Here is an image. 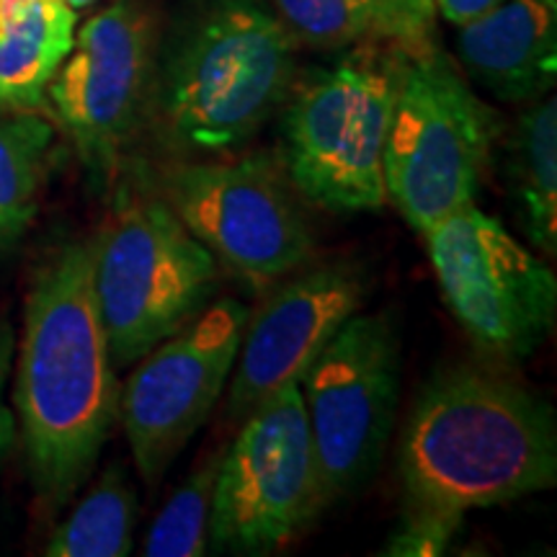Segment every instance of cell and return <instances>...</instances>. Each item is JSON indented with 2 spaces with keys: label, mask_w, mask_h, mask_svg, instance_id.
<instances>
[{
  "label": "cell",
  "mask_w": 557,
  "mask_h": 557,
  "mask_svg": "<svg viewBox=\"0 0 557 557\" xmlns=\"http://www.w3.org/2000/svg\"><path fill=\"white\" fill-rule=\"evenodd\" d=\"M120 395L96 305L90 240H70L32 278L13 380L26 470L47 511H60L94 475L120 421Z\"/></svg>",
  "instance_id": "cell-1"
},
{
  "label": "cell",
  "mask_w": 557,
  "mask_h": 557,
  "mask_svg": "<svg viewBox=\"0 0 557 557\" xmlns=\"http://www.w3.org/2000/svg\"><path fill=\"white\" fill-rule=\"evenodd\" d=\"M13 351H16V336L5 320H0V462L9 455L16 438V416L9 403H5V385L13 364Z\"/></svg>",
  "instance_id": "cell-22"
},
{
  "label": "cell",
  "mask_w": 557,
  "mask_h": 557,
  "mask_svg": "<svg viewBox=\"0 0 557 557\" xmlns=\"http://www.w3.org/2000/svg\"><path fill=\"white\" fill-rule=\"evenodd\" d=\"M504 135L498 111L468 86L436 45L398 52L385 139L387 201L418 233L475 201L480 178Z\"/></svg>",
  "instance_id": "cell-4"
},
{
  "label": "cell",
  "mask_w": 557,
  "mask_h": 557,
  "mask_svg": "<svg viewBox=\"0 0 557 557\" xmlns=\"http://www.w3.org/2000/svg\"><path fill=\"white\" fill-rule=\"evenodd\" d=\"M99 0H67V5L73 11H83V9H90V5H96Z\"/></svg>",
  "instance_id": "cell-25"
},
{
  "label": "cell",
  "mask_w": 557,
  "mask_h": 557,
  "mask_svg": "<svg viewBox=\"0 0 557 557\" xmlns=\"http://www.w3.org/2000/svg\"><path fill=\"white\" fill-rule=\"evenodd\" d=\"M465 513L444 508L406 504L400 524L389 534L382 555L387 557H436L449 553L462 532Z\"/></svg>",
  "instance_id": "cell-21"
},
{
  "label": "cell",
  "mask_w": 557,
  "mask_h": 557,
  "mask_svg": "<svg viewBox=\"0 0 557 557\" xmlns=\"http://www.w3.org/2000/svg\"><path fill=\"white\" fill-rule=\"evenodd\" d=\"M398 52H354L292 86L282 107V173L329 212H367L387 201L385 139Z\"/></svg>",
  "instance_id": "cell-5"
},
{
  "label": "cell",
  "mask_w": 557,
  "mask_h": 557,
  "mask_svg": "<svg viewBox=\"0 0 557 557\" xmlns=\"http://www.w3.org/2000/svg\"><path fill=\"white\" fill-rule=\"evenodd\" d=\"M160 199L214 261L256 287L295 274L315 250L295 189L267 158L176 160L160 173Z\"/></svg>",
  "instance_id": "cell-10"
},
{
  "label": "cell",
  "mask_w": 557,
  "mask_h": 557,
  "mask_svg": "<svg viewBox=\"0 0 557 557\" xmlns=\"http://www.w3.org/2000/svg\"><path fill=\"white\" fill-rule=\"evenodd\" d=\"M423 238L444 305L483 357L519 364L545 344L557 318L555 274L496 218L470 201Z\"/></svg>",
  "instance_id": "cell-8"
},
{
  "label": "cell",
  "mask_w": 557,
  "mask_h": 557,
  "mask_svg": "<svg viewBox=\"0 0 557 557\" xmlns=\"http://www.w3.org/2000/svg\"><path fill=\"white\" fill-rule=\"evenodd\" d=\"M382 3L398 16L403 26H406L408 37L416 47L434 45V29H436L434 0H382Z\"/></svg>",
  "instance_id": "cell-23"
},
{
  "label": "cell",
  "mask_w": 557,
  "mask_h": 557,
  "mask_svg": "<svg viewBox=\"0 0 557 557\" xmlns=\"http://www.w3.org/2000/svg\"><path fill=\"white\" fill-rule=\"evenodd\" d=\"M248 315L238 299H214L184 329L150 348L122 387L120 421L150 491L205 426L227 387Z\"/></svg>",
  "instance_id": "cell-12"
},
{
  "label": "cell",
  "mask_w": 557,
  "mask_h": 557,
  "mask_svg": "<svg viewBox=\"0 0 557 557\" xmlns=\"http://www.w3.org/2000/svg\"><path fill=\"white\" fill-rule=\"evenodd\" d=\"M400 336L387 312H357L299 380L325 506L369 483L400 400Z\"/></svg>",
  "instance_id": "cell-11"
},
{
  "label": "cell",
  "mask_w": 557,
  "mask_h": 557,
  "mask_svg": "<svg viewBox=\"0 0 557 557\" xmlns=\"http://www.w3.org/2000/svg\"><path fill=\"white\" fill-rule=\"evenodd\" d=\"M52 148L54 127L39 111L0 109V253L37 220Z\"/></svg>",
  "instance_id": "cell-17"
},
{
  "label": "cell",
  "mask_w": 557,
  "mask_h": 557,
  "mask_svg": "<svg viewBox=\"0 0 557 557\" xmlns=\"http://www.w3.org/2000/svg\"><path fill=\"white\" fill-rule=\"evenodd\" d=\"M163 11L158 0H111L75 29L45 94L94 181H109L148 127Z\"/></svg>",
  "instance_id": "cell-9"
},
{
  "label": "cell",
  "mask_w": 557,
  "mask_h": 557,
  "mask_svg": "<svg viewBox=\"0 0 557 557\" xmlns=\"http://www.w3.org/2000/svg\"><path fill=\"white\" fill-rule=\"evenodd\" d=\"M323 506V480L297 382L250 410L233 447L220 457L207 553H276Z\"/></svg>",
  "instance_id": "cell-7"
},
{
  "label": "cell",
  "mask_w": 557,
  "mask_h": 557,
  "mask_svg": "<svg viewBox=\"0 0 557 557\" xmlns=\"http://www.w3.org/2000/svg\"><path fill=\"white\" fill-rule=\"evenodd\" d=\"M506 181L524 238L542 256L557 253V101L542 96L508 135Z\"/></svg>",
  "instance_id": "cell-16"
},
{
  "label": "cell",
  "mask_w": 557,
  "mask_h": 557,
  "mask_svg": "<svg viewBox=\"0 0 557 557\" xmlns=\"http://www.w3.org/2000/svg\"><path fill=\"white\" fill-rule=\"evenodd\" d=\"M78 11L67 0H0V109L39 111L73 50Z\"/></svg>",
  "instance_id": "cell-15"
},
{
  "label": "cell",
  "mask_w": 557,
  "mask_h": 557,
  "mask_svg": "<svg viewBox=\"0 0 557 557\" xmlns=\"http://www.w3.org/2000/svg\"><path fill=\"white\" fill-rule=\"evenodd\" d=\"M287 26L292 39L310 50H351L389 45L421 50L382 0H263Z\"/></svg>",
  "instance_id": "cell-18"
},
{
  "label": "cell",
  "mask_w": 557,
  "mask_h": 557,
  "mask_svg": "<svg viewBox=\"0 0 557 557\" xmlns=\"http://www.w3.org/2000/svg\"><path fill=\"white\" fill-rule=\"evenodd\" d=\"M137 496L122 468H109L47 542L50 557H124L132 553Z\"/></svg>",
  "instance_id": "cell-19"
},
{
  "label": "cell",
  "mask_w": 557,
  "mask_h": 557,
  "mask_svg": "<svg viewBox=\"0 0 557 557\" xmlns=\"http://www.w3.org/2000/svg\"><path fill=\"white\" fill-rule=\"evenodd\" d=\"M504 0H434L436 16H442L451 26H465L485 13H491Z\"/></svg>",
  "instance_id": "cell-24"
},
{
  "label": "cell",
  "mask_w": 557,
  "mask_h": 557,
  "mask_svg": "<svg viewBox=\"0 0 557 557\" xmlns=\"http://www.w3.org/2000/svg\"><path fill=\"white\" fill-rule=\"evenodd\" d=\"M406 504L468 513L557 483V418L537 393L491 367L429 380L398 447Z\"/></svg>",
  "instance_id": "cell-3"
},
{
  "label": "cell",
  "mask_w": 557,
  "mask_h": 557,
  "mask_svg": "<svg viewBox=\"0 0 557 557\" xmlns=\"http://www.w3.org/2000/svg\"><path fill=\"white\" fill-rule=\"evenodd\" d=\"M367 278L357 263L333 261L284 282L248 315L227 389L230 418H246L276 389L297 385L318 354L357 315Z\"/></svg>",
  "instance_id": "cell-13"
},
{
  "label": "cell",
  "mask_w": 557,
  "mask_h": 557,
  "mask_svg": "<svg viewBox=\"0 0 557 557\" xmlns=\"http://www.w3.org/2000/svg\"><path fill=\"white\" fill-rule=\"evenodd\" d=\"M90 263L116 367L137 364L218 289L220 263L160 197L122 199L90 240Z\"/></svg>",
  "instance_id": "cell-6"
},
{
  "label": "cell",
  "mask_w": 557,
  "mask_h": 557,
  "mask_svg": "<svg viewBox=\"0 0 557 557\" xmlns=\"http://www.w3.org/2000/svg\"><path fill=\"white\" fill-rule=\"evenodd\" d=\"M220 457L191 472L184 485L169 498L145 537V557H201L209 547V517H212L214 478Z\"/></svg>",
  "instance_id": "cell-20"
},
{
  "label": "cell",
  "mask_w": 557,
  "mask_h": 557,
  "mask_svg": "<svg viewBox=\"0 0 557 557\" xmlns=\"http://www.w3.org/2000/svg\"><path fill=\"white\" fill-rule=\"evenodd\" d=\"M457 58L468 78L493 99H542L557 81V0H504L459 26Z\"/></svg>",
  "instance_id": "cell-14"
},
{
  "label": "cell",
  "mask_w": 557,
  "mask_h": 557,
  "mask_svg": "<svg viewBox=\"0 0 557 557\" xmlns=\"http://www.w3.org/2000/svg\"><path fill=\"white\" fill-rule=\"evenodd\" d=\"M297 50L263 0H186L163 21L145 129L176 160L240 150L292 94Z\"/></svg>",
  "instance_id": "cell-2"
}]
</instances>
